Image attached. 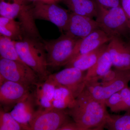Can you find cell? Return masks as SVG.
<instances>
[{"instance_id": "obj_1", "label": "cell", "mask_w": 130, "mask_h": 130, "mask_svg": "<svg viewBox=\"0 0 130 130\" xmlns=\"http://www.w3.org/2000/svg\"><path fill=\"white\" fill-rule=\"evenodd\" d=\"M105 103L95 100L84 89L67 112L82 130L105 125L109 114Z\"/></svg>"}, {"instance_id": "obj_2", "label": "cell", "mask_w": 130, "mask_h": 130, "mask_svg": "<svg viewBox=\"0 0 130 130\" xmlns=\"http://www.w3.org/2000/svg\"><path fill=\"white\" fill-rule=\"evenodd\" d=\"M42 40L24 37L22 40L14 41L20 59L37 74L41 81L46 80L49 75L46 52Z\"/></svg>"}, {"instance_id": "obj_3", "label": "cell", "mask_w": 130, "mask_h": 130, "mask_svg": "<svg viewBox=\"0 0 130 130\" xmlns=\"http://www.w3.org/2000/svg\"><path fill=\"white\" fill-rule=\"evenodd\" d=\"M98 6L95 20L100 29L112 38L122 39L128 34L130 35L128 18L121 6L106 9Z\"/></svg>"}, {"instance_id": "obj_4", "label": "cell", "mask_w": 130, "mask_h": 130, "mask_svg": "<svg viewBox=\"0 0 130 130\" xmlns=\"http://www.w3.org/2000/svg\"><path fill=\"white\" fill-rule=\"evenodd\" d=\"M79 39L65 33L55 40H42L46 52L48 66L56 68L66 66L71 59Z\"/></svg>"}, {"instance_id": "obj_5", "label": "cell", "mask_w": 130, "mask_h": 130, "mask_svg": "<svg viewBox=\"0 0 130 130\" xmlns=\"http://www.w3.org/2000/svg\"><path fill=\"white\" fill-rule=\"evenodd\" d=\"M0 77L31 87L40 81L39 77L23 62L1 58Z\"/></svg>"}, {"instance_id": "obj_6", "label": "cell", "mask_w": 130, "mask_h": 130, "mask_svg": "<svg viewBox=\"0 0 130 130\" xmlns=\"http://www.w3.org/2000/svg\"><path fill=\"white\" fill-rule=\"evenodd\" d=\"M86 74L85 71L76 68L66 67L59 72L49 74L47 79L68 89L76 98L85 88Z\"/></svg>"}, {"instance_id": "obj_7", "label": "cell", "mask_w": 130, "mask_h": 130, "mask_svg": "<svg viewBox=\"0 0 130 130\" xmlns=\"http://www.w3.org/2000/svg\"><path fill=\"white\" fill-rule=\"evenodd\" d=\"M130 81V70L114 81L106 84L99 81H87L85 89L95 100L105 102L109 97L128 86Z\"/></svg>"}, {"instance_id": "obj_8", "label": "cell", "mask_w": 130, "mask_h": 130, "mask_svg": "<svg viewBox=\"0 0 130 130\" xmlns=\"http://www.w3.org/2000/svg\"><path fill=\"white\" fill-rule=\"evenodd\" d=\"M32 12L35 19L49 21L58 27L61 32L66 30L70 13L66 9L54 4L38 2L32 8Z\"/></svg>"}, {"instance_id": "obj_9", "label": "cell", "mask_w": 130, "mask_h": 130, "mask_svg": "<svg viewBox=\"0 0 130 130\" xmlns=\"http://www.w3.org/2000/svg\"><path fill=\"white\" fill-rule=\"evenodd\" d=\"M67 112L54 109L38 110L33 119L29 130H56L69 122Z\"/></svg>"}, {"instance_id": "obj_10", "label": "cell", "mask_w": 130, "mask_h": 130, "mask_svg": "<svg viewBox=\"0 0 130 130\" xmlns=\"http://www.w3.org/2000/svg\"><path fill=\"white\" fill-rule=\"evenodd\" d=\"M30 87L5 80L0 84V102L6 109L10 108L26 98L30 94Z\"/></svg>"}, {"instance_id": "obj_11", "label": "cell", "mask_w": 130, "mask_h": 130, "mask_svg": "<svg viewBox=\"0 0 130 130\" xmlns=\"http://www.w3.org/2000/svg\"><path fill=\"white\" fill-rule=\"evenodd\" d=\"M107 50L115 69L130 70V48L122 39L113 38L108 44Z\"/></svg>"}, {"instance_id": "obj_12", "label": "cell", "mask_w": 130, "mask_h": 130, "mask_svg": "<svg viewBox=\"0 0 130 130\" xmlns=\"http://www.w3.org/2000/svg\"><path fill=\"white\" fill-rule=\"evenodd\" d=\"M98 29V24L93 18L72 13H70L65 33L81 39Z\"/></svg>"}, {"instance_id": "obj_13", "label": "cell", "mask_w": 130, "mask_h": 130, "mask_svg": "<svg viewBox=\"0 0 130 130\" xmlns=\"http://www.w3.org/2000/svg\"><path fill=\"white\" fill-rule=\"evenodd\" d=\"M36 107L33 93H31L16 104L9 113L25 130H29L31 123L38 111Z\"/></svg>"}, {"instance_id": "obj_14", "label": "cell", "mask_w": 130, "mask_h": 130, "mask_svg": "<svg viewBox=\"0 0 130 130\" xmlns=\"http://www.w3.org/2000/svg\"><path fill=\"white\" fill-rule=\"evenodd\" d=\"M9 18L16 20L19 22L25 37L42 40L35 23L32 8L24 3H19Z\"/></svg>"}, {"instance_id": "obj_15", "label": "cell", "mask_w": 130, "mask_h": 130, "mask_svg": "<svg viewBox=\"0 0 130 130\" xmlns=\"http://www.w3.org/2000/svg\"><path fill=\"white\" fill-rule=\"evenodd\" d=\"M112 38L101 29H97L86 37L78 40L71 60L75 57L88 53L107 44Z\"/></svg>"}, {"instance_id": "obj_16", "label": "cell", "mask_w": 130, "mask_h": 130, "mask_svg": "<svg viewBox=\"0 0 130 130\" xmlns=\"http://www.w3.org/2000/svg\"><path fill=\"white\" fill-rule=\"evenodd\" d=\"M33 94L38 110L44 111L52 109L55 84L48 79L39 81L35 85Z\"/></svg>"}, {"instance_id": "obj_17", "label": "cell", "mask_w": 130, "mask_h": 130, "mask_svg": "<svg viewBox=\"0 0 130 130\" xmlns=\"http://www.w3.org/2000/svg\"><path fill=\"white\" fill-rule=\"evenodd\" d=\"M108 44H103L94 51L75 57L69 61L65 67L76 68L83 71H88L95 64L99 58L107 50Z\"/></svg>"}, {"instance_id": "obj_18", "label": "cell", "mask_w": 130, "mask_h": 130, "mask_svg": "<svg viewBox=\"0 0 130 130\" xmlns=\"http://www.w3.org/2000/svg\"><path fill=\"white\" fill-rule=\"evenodd\" d=\"M113 66L109 53L106 50L92 67L87 71L85 81H99Z\"/></svg>"}, {"instance_id": "obj_19", "label": "cell", "mask_w": 130, "mask_h": 130, "mask_svg": "<svg viewBox=\"0 0 130 130\" xmlns=\"http://www.w3.org/2000/svg\"><path fill=\"white\" fill-rule=\"evenodd\" d=\"M65 4L75 14L96 18L99 6L95 0H64Z\"/></svg>"}, {"instance_id": "obj_20", "label": "cell", "mask_w": 130, "mask_h": 130, "mask_svg": "<svg viewBox=\"0 0 130 130\" xmlns=\"http://www.w3.org/2000/svg\"><path fill=\"white\" fill-rule=\"evenodd\" d=\"M0 34L13 41H20L25 37L19 21L2 16L0 17Z\"/></svg>"}, {"instance_id": "obj_21", "label": "cell", "mask_w": 130, "mask_h": 130, "mask_svg": "<svg viewBox=\"0 0 130 130\" xmlns=\"http://www.w3.org/2000/svg\"><path fill=\"white\" fill-rule=\"evenodd\" d=\"M76 98L68 89L55 84L52 109L59 110L69 109L73 106Z\"/></svg>"}, {"instance_id": "obj_22", "label": "cell", "mask_w": 130, "mask_h": 130, "mask_svg": "<svg viewBox=\"0 0 130 130\" xmlns=\"http://www.w3.org/2000/svg\"><path fill=\"white\" fill-rule=\"evenodd\" d=\"M104 127L107 130H130V111L122 115H109Z\"/></svg>"}, {"instance_id": "obj_23", "label": "cell", "mask_w": 130, "mask_h": 130, "mask_svg": "<svg viewBox=\"0 0 130 130\" xmlns=\"http://www.w3.org/2000/svg\"><path fill=\"white\" fill-rule=\"evenodd\" d=\"M0 56L2 59L23 63L19 56L14 41L2 36H0Z\"/></svg>"}, {"instance_id": "obj_24", "label": "cell", "mask_w": 130, "mask_h": 130, "mask_svg": "<svg viewBox=\"0 0 130 130\" xmlns=\"http://www.w3.org/2000/svg\"><path fill=\"white\" fill-rule=\"evenodd\" d=\"M0 130H25L4 109L0 111Z\"/></svg>"}, {"instance_id": "obj_25", "label": "cell", "mask_w": 130, "mask_h": 130, "mask_svg": "<svg viewBox=\"0 0 130 130\" xmlns=\"http://www.w3.org/2000/svg\"><path fill=\"white\" fill-rule=\"evenodd\" d=\"M105 103L106 106L108 107L112 112H118L125 111L119 92L111 96Z\"/></svg>"}, {"instance_id": "obj_26", "label": "cell", "mask_w": 130, "mask_h": 130, "mask_svg": "<svg viewBox=\"0 0 130 130\" xmlns=\"http://www.w3.org/2000/svg\"><path fill=\"white\" fill-rule=\"evenodd\" d=\"M125 111H130V88L128 86L119 91Z\"/></svg>"}, {"instance_id": "obj_27", "label": "cell", "mask_w": 130, "mask_h": 130, "mask_svg": "<svg viewBox=\"0 0 130 130\" xmlns=\"http://www.w3.org/2000/svg\"><path fill=\"white\" fill-rule=\"evenodd\" d=\"M98 5L106 9L121 6V0H95Z\"/></svg>"}, {"instance_id": "obj_28", "label": "cell", "mask_w": 130, "mask_h": 130, "mask_svg": "<svg viewBox=\"0 0 130 130\" xmlns=\"http://www.w3.org/2000/svg\"><path fill=\"white\" fill-rule=\"evenodd\" d=\"M121 6L128 18L130 29V0H121Z\"/></svg>"}, {"instance_id": "obj_29", "label": "cell", "mask_w": 130, "mask_h": 130, "mask_svg": "<svg viewBox=\"0 0 130 130\" xmlns=\"http://www.w3.org/2000/svg\"><path fill=\"white\" fill-rule=\"evenodd\" d=\"M56 130H82L74 121L65 123Z\"/></svg>"}, {"instance_id": "obj_30", "label": "cell", "mask_w": 130, "mask_h": 130, "mask_svg": "<svg viewBox=\"0 0 130 130\" xmlns=\"http://www.w3.org/2000/svg\"><path fill=\"white\" fill-rule=\"evenodd\" d=\"M85 130H105V128L104 126H102L90 128V129H87Z\"/></svg>"}, {"instance_id": "obj_31", "label": "cell", "mask_w": 130, "mask_h": 130, "mask_svg": "<svg viewBox=\"0 0 130 130\" xmlns=\"http://www.w3.org/2000/svg\"><path fill=\"white\" fill-rule=\"evenodd\" d=\"M126 43H127V44H128V46H129V47L130 48V38L129 41L128 42Z\"/></svg>"}, {"instance_id": "obj_32", "label": "cell", "mask_w": 130, "mask_h": 130, "mask_svg": "<svg viewBox=\"0 0 130 130\" xmlns=\"http://www.w3.org/2000/svg\"><path fill=\"white\" fill-rule=\"evenodd\" d=\"M29 1H31L37 2L38 1H39V0H29Z\"/></svg>"}, {"instance_id": "obj_33", "label": "cell", "mask_w": 130, "mask_h": 130, "mask_svg": "<svg viewBox=\"0 0 130 130\" xmlns=\"http://www.w3.org/2000/svg\"><path fill=\"white\" fill-rule=\"evenodd\" d=\"M4 1V0H1V1Z\"/></svg>"}, {"instance_id": "obj_34", "label": "cell", "mask_w": 130, "mask_h": 130, "mask_svg": "<svg viewBox=\"0 0 130 130\" xmlns=\"http://www.w3.org/2000/svg\"></svg>"}]
</instances>
